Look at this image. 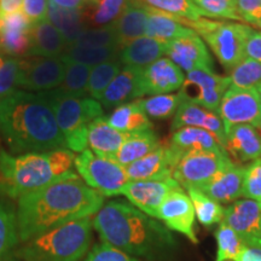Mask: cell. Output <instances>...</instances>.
I'll list each match as a JSON object with an SVG mask.
<instances>
[{
  "mask_svg": "<svg viewBox=\"0 0 261 261\" xmlns=\"http://www.w3.org/2000/svg\"><path fill=\"white\" fill-rule=\"evenodd\" d=\"M104 196L91 189L74 171L46 187L18 198L21 242L71 221L91 218L103 207Z\"/></svg>",
  "mask_w": 261,
  "mask_h": 261,
  "instance_id": "obj_1",
  "label": "cell"
},
{
  "mask_svg": "<svg viewBox=\"0 0 261 261\" xmlns=\"http://www.w3.org/2000/svg\"><path fill=\"white\" fill-rule=\"evenodd\" d=\"M92 225L103 242L140 260L165 259L174 252L171 230L126 202H107L93 215Z\"/></svg>",
  "mask_w": 261,
  "mask_h": 261,
  "instance_id": "obj_2",
  "label": "cell"
},
{
  "mask_svg": "<svg viewBox=\"0 0 261 261\" xmlns=\"http://www.w3.org/2000/svg\"><path fill=\"white\" fill-rule=\"evenodd\" d=\"M0 136L15 155L68 149L54 110L40 93L17 90L0 100Z\"/></svg>",
  "mask_w": 261,
  "mask_h": 261,
  "instance_id": "obj_3",
  "label": "cell"
},
{
  "mask_svg": "<svg viewBox=\"0 0 261 261\" xmlns=\"http://www.w3.org/2000/svg\"><path fill=\"white\" fill-rule=\"evenodd\" d=\"M75 158L69 149L21 155L0 150V195L18 200L46 187L73 172Z\"/></svg>",
  "mask_w": 261,
  "mask_h": 261,
  "instance_id": "obj_4",
  "label": "cell"
},
{
  "mask_svg": "<svg viewBox=\"0 0 261 261\" xmlns=\"http://www.w3.org/2000/svg\"><path fill=\"white\" fill-rule=\"evenodd\" d=\"M92 219L71 221L23 242L22 261H80L89 253L92 241Z\"/></svg>",
  "mask_w": 261,
  "mask_h": 261,
  "instance_id": "obj_5",
  "label": "cell"
},
{
  "mask_svg": "<svg viewBox=\"0 0 261 261\" xmlns=\"http://www.w3.org/2000/svg\"><path fill=\"white\" fill-rule=\"evenodd\" d=\"M188 27L194 29L210 45L215 57L228 70L246 58V45L253 29L240 22H215L204 17L189 22Z\"/></svg>",
  "mask_w": 261,
  "mask_h": 261,
  "instance_id": "obj_6",
  "label": "cell"
},
{
  "mask_svg": "<svg viewBox=\"0 0 261 261\" xmlns=\"http://www.w3.org/2000/svg\"><path fill=\"white\" fill-rule=\"evenodd\" d=\"M39 93L51 106L64 139L104 116L102 104L93 98L71 96L61 87Z\"/></svg>",
  "mask_w": 261,
  "mask_h": 261,
  "instance_id": "obj_7",
  "label": "cell"
},
{
  "mask_svg": "<svg viewBox=\"0 0 261 261\" xmlns=\"http://www.w3.org/2000/svg\"><path fill=\"white\" fill-rule=\"evenodd\" d=\"M74 166L79 177L102 196L121 195L122 189L129 181L123 166L112 159L100 158L90 149L75 158Z\"/></svg>",
  "mask_w": 261,
  "mask_h": 261,
  "instance_id": "obj_8",
  "label": "cell"
},
{
  "mask_svg": "<svg viewBox=\"0 0 261 261\" xmlns=\"http://www.w3.org/2000/svg\"><path fill=\"white\" fill-rule=\"evenodd\" d=\"M232 162L226 151H189L179 160L173 178L182 189H198Z\"/></svg>",
  "mask_w": 261,
  "mask_h": 261,
  "instance_id": "obj_9",
  "label": "cell"
},
{
  "mask_svg": "<svg viewBox=\"0 0 261 261\" xmlns=\"http://www.w3.org/2000/svg\"><path fill=\"white\" fill-rule=\"evenodd\" d=\"M231 86L228 76L215 74L212 69H196L185 75L181 89L184 100L217 113L224 94Z\"/></svg>",
  "mask_w": 261,
  "mask_h": 261,
  "instance_id": "obj_10",
  "label": "cell"
},
{
  "mask_svg": "<svg viewBox=\"0 0 261 261\" xmlns=\"http://www.w3.org/2000/svg\"><path fill=\"white\" fill-rule=\"evenodd\" d=\"M217 114L227 129L236 125H252L261 121V99L256 89L230 86L225 92Z\"/></svg>",
  "mask_w": 261,
  "mask_h": 261,
  "instance_id": "obj_11",
  "label": "cell"
},
{
  "mask_svg": "<svg viewBox=\"0 0 261 261\" xmlns=\"http://www.w3.org/2000/svg\"><path fill=\"white\" fill-rule=\"evenodd\" d=\"M65 74V63L60 57H34L21 60L18 87L44 92L61 86Z\"/></svg>",
  "mask_w": 261,
  "mask_h": 261,
  "instance_id": "obj_12",
  "label": "cell"
},
{
  "mask_svg": "<svg viewBox=\"0 0 261 261\" xmlns=\"http://www.w3.org/2000/svg\"><path fill=\"white\" fill-rule=\"evenodd\" d=\"M184 152L171 144H161L138 161L126 166L129 181L137 180H163L173 178L175 166Z\"/></svg>",
  "mask_w": 261,
  "mask_h": 261,
  "instance_id": "obj_13",
  "label": "cell"
},
{
  "mask_svg": "<svg viewBox=\"0 0 261 261\" xmlns=\"http://www.w3.org/2000/svg\"><path fill=\"white\" fill-rule=\"evenodd\" d=\"M156 219L163 221L169 230L184 234L192 243H198L195 231L196 214L194 205L182 189L172 191L158 210Z\"/></svg>",
  "mask_w": 261,
  "mask_h": 261,
  "instance_id": "obj_14",
  "label": "cell"
},
{
  "mask_svg": "<svg viewBox=\"0 0 261 261\" xmlns=\"http://www.w3.org/2000/svg\"><path fill=\"white\" fill-rule=\"evenodd\" d=\"M179 189L182 188L174 178L163 180H137L127 182L121 195L143 213L156 219L158 210L163 200L172 191Z\"/></svg>",
  "mask_w": 261,
  "mask_h": 261,
  "instance_id": "obj_15",
  "label": "cell"
},
{
  "mask_svg": "<svg viewBox=\"0 0 261 261\" xmlns=\"http://www.w3.org/2000/svg\"><path fill=\"white\" fill-rule=\"evenodd\" d=\"M246 246L261 247V202L237 200L225 208L224 219Z\"/></svg>",
  "mask_w": 261,
  "mask_h": 261,
  "instance_id": "obj_16",
  "label": "cell"
},
{
  "mask_svg": "<svg viewBox=\"0 0 261 261\" xmlns=\"http://www.w3.org/2000/svg\"><path fill=\"white\" fill-rule=\"evenodd\" d=\"M166 56L185 73L196 69L213 70V60L210 51L195 31L169 41Z\"/></svg>",
  "mask_w": 261,
  "mask_h": 261,
  "instance_id": "obj_17",
  "label": "cell"
},
{
  "mask_svg": "<svg viewBox=\"0 0 261 261\" xmlns=\"http://www.w3.org/2000/svg\"><path fill=\"white\" fill-rule=\"evenodd\" d=\"M33 23L22 11L0 18V51L9 57H28Z\"/></svg>",
  "mask_w": 261,
  "mask_h": 261,
  "instance_id": "obj_18",
  "label": "cell"
},
{
  "mask_svg": "<svg viewBox=\"0 0 261 261\" xmlns=\"http://www.w3.org/2000/svg\"><path fill=\"white\" fill-rule=\"evenodd\" d=\"M143 89L145 94H167L180 90L185 74L167 57H162L142 71Z\"/></svg>",
  "mask_w": 261,
  "mask_h": 261,
  "instance_id": "obj_19",
  "label": "cell"
},
{
  "mask_svg": "<svg viewBox=\"0 0 261 261\" xmlns=\"http://www.w3.org/2000/svg\"><path fill=\"white\" fill-rule=\"evenodd\" d=\"M142 71L143 69L140 68L125 65L104 91L102 98L99 99L102 107L107 109L117 108L144 96Z\"/></svg>",
  "mask_w": 261,
  "mask_h": 261,
  "instance_id": "obj_20",
  "label": "cell"
},
{
  "mask_svg": "<svg viewBox=\"0 0 261 261\" xmlns=\"http://www.w3.org/2000/svg\"><path fill=\"white\" fill-rule=\"evenodd\" d=\"M188 126L198 127V128L208 130L217 138L223 149L225 148V139L226 138H225L224 123L215 112H211L203 107L184 100L175 113L171 128L172 132H174L181 127Z\"/></svg>",
  "mask_w": 261,
  "mask_h": 261,
  "instance_id": "obj_21",
  "label": "cell"
},
{
  "mask_svg": "<svg viewBox=\"0 0 261 261\" xmlns=\"http://www.w3.org/2000/svg\"><path fill=\"white\" fill-rule=\"evenodd\" d=\"M225 151L237 162L261 159V135L252 125H236L225 129Z\"/></svg>",
  "mask_w": 261,
  "mask_h": 261,
  "instance_id": "obj_22",
  "label": "cell"
},
{
  "mask_svg": "<svg viewBox=\"0 0 261 261\" xmlns=\"http://www.w3.org/2000/svg\"><path fill=\"white\" fill-rule=\"evenodd\" d=\"M243 177L244 167L232 162L198 190L219 203H233L242 197Z\"/></svg>",
  "mask_w": 261,
  "mask_h": 261,
  "instance_id": "obj_23",
  "label": "cell"
},
{
  "mask_svg": "<svg viewBox=\"0 0 261 261\" xmlns=\"http://www.w3.org/2000/svg\"><path fill=\"white\" fill-rule=\"evenodd\" d=\"M129 133H123L108 122L106 116L98 117L87 126L89 149L100 158L112 159L121 148Z\"/></svg>",
  "mask_w": 261,
  "mask_h": 261,
  "instance_id": "obj_24",
  "label": "cell"
},
{
  "mask_svg": "<svg viewBox=\"0 0 261 261\" xmlns=\"http://www.w3.org/2000/svg\"><path fill=\"white\" fill-rule=\"evenodd\" d=\"M167 44L149 37H142L121 47L119 60L123 65L144 69L166 55Z\"/></svg>",
  "mask_w": 261,
  "mask_h": 261,
  "instance_id": "obj_25",
  "label": "cell"
},
{
  "mask_svg": "<svg viewBox=\"0 0 261 261\" xmlns=\"http://www.w3.org/2000/svg\"><path fill=\"white\" fill-rule=\"evenodd\" d=\"M148 16V6L140 0H132L129 3L121 16L113 23L120 46L123 47L128 42L144 37Z\"/></svg>",
  "mask_w": 261,
  "mask_h": 261,
  "instance_id": "obj_26",
  "label": "cell"
},
{
  "mask_svg": "<svg viewBox=\"0 0 261 261\" xmlns=\"http://www.w3.org/2000/svg\"><path fill=\"white\" fill-rule=\"evenodd\" d=\"M65 48L64 38L47 18L33 24L32 47L28 57H60Z\"/></svg>",
  "mask_w": 261,
  "mask_h": 261,
  "instance_id": "obj_27",
  "label": "cell"
},
{
  "mask_svg": "<svg viewBox=\"0 0 261 261\" xmlns=\"http://www.w3.org/2000/svg\"><path fill=\"white\" fill-rule=\"evenodd\" d=\"M160 145H161V142H160L159 136L152 128L130 133L112 160L126 167L154 151Z\"/></svg>",
  "mask_w": 261,
  "mask_h": 261,
  "instance_id": "obj_28",
  "label": "cell"
},
{
  "mask_svg": "<svg viewBox=\"0 0 261 261\" xmlns=\"http://www.w3.org/2000/svg\"><path fill=\"white\" fill-rule=\"evenodd\" d=\"M16 212L5 202H0V261H22Z\"/></svg>",
  "mask_w": 261,
  "mask_h": 261,
  "instance_id": "obj_29",
  "label": "cell"
},
{
  "mask_svg": "<svg viewBox=\"0 0 261 261\" xmlns=\"http://www.w3.org/2000/svg\"><path fill=\"white\" fill-rule=\"evenodd\" d=\"M107 119L114 128L129 135L152 128L149 116L143 108L142 99H136L115 108Z\"/></svg>",
  "mask_w": 261,
  "mask_h": 261,
  "instance_id": "obj_30",
  "label": "cell"
},
{
  "mask_svg": "<svg viewBox=\"0 0 261 261\" xmlns=\"http://www.w3.org/2000/svg\"><path fill=\"white\" fill-rule=\"evenodd\" d=\"M169 144L184 154L189 151H225L211 132L198 127L188 126L174 130Z\"/></svg>",
  "mask_w": 261,
  "mask_h": 261,
  "instance_id": "obj_31",
  "label": "cell"
},
{
  "mask_svg": "<svg viewBox=\"0 0 261 261\" xmlns=\"http://www.w3.org/2000/svg\"><path fill=\"white\" fill-rule=\"evenodd\" d=\"M148 12L149 16L145 29V37L168 44L169 41L194 31V29L182 24L177 17L160 11L158 9L148 6Z\"/></svg>",
  "mask_w": 261,
  "mask_h": 261,
  "instance_id": "obj_32",
  "label": "cell"
},
{
  "mask_svg": "<svg viewBox=\"0 0 261 261\" xmlns=\"http://www.w3.org/2000/svg\"><path fill=\"white\" fill-rule=\"evenodd\" d=\"M132 0H89L83 10L87 28L107 27L121 16Z\"/></svg>",
  "mask_w": 261,
  "mask_h": 261,
  "instance_id": "obj_33",
  "label": "cell"
},
{
  "mask_svg": "<svg viewBox=\"0 0 261 261\" xmlns=\"http://www.w3.org/2000/svg\"><path fill=\"white\" fill-rule=\"evenodd\" d=\"M46 18L58 29L64 38L67 46L79 38V35L86 29L84 21L83 10H65L51 4L48 2Z\"/></svg>",
  "mask_w": 261,
  "mask_h": 261,
  "instance_id": "obj_34",
  "label": "cell"
},
{
  "mask_svg": "<svg viewBox=\"0 0 261 261\" xmlns=\"http://www.w3.org/2000/svg\"><path fill=\"white\" fill-rule=\"evenodd\" d=\"M120 46H67L60 58L64 63H77L93 68L98 64L117 60Z\"/></svg>",
  "mask_w": 261,
  "mask_h": 261,
  "instance_id": "obj_35",
  "label": "cell"
},
{
  "mask_svg": "<svg viewBox=\"0 0 261 261\" xmlns=\"http://www.w3.org/2000/svg\"><path fill=\"white\" fill-rule=\"evenodd\" d=\"M187 191L194 205L196 218L202 225L210 227L223 221L225 208H223L219 202L214 201L213 198L196 188H189Z\"/></svg>",
  "mask_w": 261,
  "mask_h": 261,
  "instance_id": "obj_36",
  "label": "cell"
},
{
  "mask_svg": "<svg viewBox=\"0 0 261 261\" xmlns=\"http://www.w3.org/2000/svg\"><path fill=\"white\" fill-rule=\"evenodd\" d=\"M149 8L158 9L160 11L177 17L182 24L187 22H196L205 17L204 12L192 0H140Z\"/></svg>",
  "mask_w": 261,
  "mask_h": 261,
  "instance_id": "obj_37",
  "label": "cell"
},
{
  "mask_svg": "<svg viewBox=\"0 0 261 261\" xmlns=\"http://www.w3.org/2000/svg\"><path fill=\"white\" fill-rule=\"evenodd\" d=\"M121 69L122 63L120 60H113L91 68L89 87H87V92L91 98L99 102L104 91L108 89V86L112 84Z\"/></svg>",
  "mask_w": 261,
  "mask_h": 261,
  "instance_id": "obj_38",
  "label": "cell"
},
{
  "mask_svg": "<svg viewBox=\"0 0 261 261\" xmlns=\"http://www.w3.org/2000/svg\"><path fill=\"white\" fill-rule=\"evenodd\" d=\"M184 102V97L180 91L177 93H167V94H156L146 99H142L143 108L149 119L163 120L168 119L175 115L178 108Z\"/></svg>",
  "mask_w": 261,
  "mask_h": 261,
  "instance_id": "obj_39",
  "label": "cell"
},
{
  "mask_svg": "<svg viewBox=\"0 0 261 261\" xmlns=\"http://www.w3.org/2000/svg\"><path fill=\"white\" fill-rule=\"evenodd\" d=\"M217 240V260L215 261H236L241 250L246 244L241 240L236 231L223 220L215 231Z\"/></svg>",
  "mask_w": 261,
  "mask_h": 261,
  "instance_id": "obj_40",
  "label": "cell"
},
{
  "mask_svg": "<svg viewBox=\"0 0 261 261\" xmlns=\"http://www.w3.org/2000/svg\"><path fill=\"white\" fill-rule=\"evenodd\" d=\"M231 86L237 89H256L261 86V63L252 58H244L230 74Z\"/></svg>",
  "mask_w": 261,
  "mask_h": 261,
  "instance_id": "obj_41",
  "label": "cell"
},
{
  "mask_svg": "<svg viewBox=\"0 0 261 261\" xmlns=\"http://www.w3.org/2000/svg\"><path fill=\"white\" fill-rule=\"evenodd\" d=\"M91 68L84 64L65 63V74L62 90L75 97H84L89 87Z\"/></svg>",
  "mask_w": 261,
  "mask_h": 261,
  "instance_id": "obj_42",
  "label": "cell"
},
{
  "mask_svg": "<svg viewBox=\"0 0 261 261\" xmlns=\"http://www.w3.org/2000/svg\"><path fill=\"white\" fill-rule=\"evenodd\" d=\"M69 46H120V42L115 28L113 24H110L107 27L86 28Z\"/></svg>",
  "mask_w": 261,
  "mask_h": 261,
  "instance_id": "obj_43",
  "label": "cell"
},
{
  "mask_svg": "<svg viewBox=\"0 0 261 261\" xmlns=\"http://www.w3.org/2000/svg\"><path fill=\"white\" fill-rule=\"evenodd\" d=\"M204 12L205 17L225 18L243 22L237 8V0H192Z\"/></svg>",
  "mask_w": 261,
  "mask_h": 261,
  "instance_id": "obj_44",
  "label": "cell"
},
{
  "mask_svg": "<svg viewBox=\"0 0 261 261\" xmlns=\"http://www.w3.org/2000/svg\"><path fill=\"white\" fill-rule=\"evenodd\" d=\"M21 70L19 58H6L0 67V100L17 91Z\"/></svg>",
  "mask_w": 261,
  "mask_h": 261,
  "instance_id": "obj_45",
  "label": "cell"
},
{
  "mask_svg": "<svg viewBox=\"0 0 261 261\" xmlns=\"http://www.w3.org/2000/svg\"><path fill=\"white\" fill-rule=\"evenodd\" d=\"M242 196L248 200L261 202V161H253L244 167Z\"/></svg>",
  "mask_w": 261,
  "mask_h": 261,
  "instance_id": "obj_46",
  "label": "cell"
},
{
  "mask_svg": "<svg viewBox=\"0 0 261 261\" xmlns=\"http://www.w3.org/2000/svg\"><path fill=\"white\" fill-rule=\"evenodd\" d=\"M84 261H144L138 257L130 256L123 253L122 250L110 246L106 242L98 243L93 246L92 249L87 253L86 259Z\"/></svg>",
  "mask_w": 261,
  "mask_h": 261,
  "instance_id": "obj_47",
  "label": "cell"
},
{
  "mask_svg": "<svg viewBox=\"0 0 261 261\" xmlns=\"http://www.w3.org/2000/svg\"><path fill=\"white\" fill-rule=\"evenodd\" d=\"M237 8L244 23L261 29V0H237Z\"/></svg>",
  "mask_w": 261,
  "mask_h": 261,
  "instance_id": "obj_48",
  "label": "cell"
},
{
  "mask_svg": "<svg viewBox=\"0 0 261 261\" xmlns=\"http://www.w3.org/2000/svg\"><path fill=\"white\" fill-rule=\"evenodd\" d=\"M48 0H23L22 10L33 24L46 19Z\"/></svg>",
  "mask_w": 261,
  "mask_h": 261,
  "instance_id": "obj_49",
  "label": "cell"
},
{
  "mask_svg": "<svg viewBox=\"0 0 261 261\" xmlns=\"http://www.w3.org/2000/svg\"><path fill=\"white\" fill-rule=\"evenodd\" d=\"M246 57L261 63V31H253L246 45Z\"/></svg>",
  "mask_w": 261,
  "mask_h": 261,
  "instance_id": "obj_50",
  "label": "cell"
},
{
  "mask_svg": "<svg viewBox=\"0 0 261 261\" xmlns=\"http://www.w3.org/2000/svg\"><path fill=\"white\" fill-rule=\"evenodd\" d=\"M51 4L65 10H84L89 0H48Z\"/></svg>",
  "mask_w": 261,
  "mask_h": 261,
  "instance_id": "obj_51",
  "label": "cell"
},
{
  "mask_svg": "<svg viewBox=\"0 0 261 261\" xmlns=\"http://www.w3.org/2000/svg\"><path fill=\"white\" fill-rule=\"evenodd\" d=\"M236 261H261V247L244 246Z\"/></svg>",
  "mask_w": 261,
  "mask_h": 261,
  "instance_id": "obj_52",
  "label": "cell"
},
{
  "mask_svg": "<svg viewBox=\"0 0 261 261\" xmlns=\"http://www.w3.org/2000/svg\"><path fill=\"white\" fill-rule=\"evenodd\" d=\"M4 57H3L2 56V51H0V67H2V65H3V63H4Z\"/></svg>",
  "mask_w": 261,
  "mask_h": 261,
  "instance_id": "obj_53",
  "label": "cell"
},
{
  "mask_svg": "<svg viewBox=\"0 0 261 261\" xmlns=\"http://www.w3.org/2000/svg\"><path fill=\"white\" fill-rule=\"evenodd\" d=\"M255 128H256L257 130H259V133L261 135V121H260L259 123H257V125L255 126Z\"/></svg>",
  "mask_w": 261,
  "mask_h": 261,
  "instance_id": "obj_54",
  "label": "cell"
},
{
  "mask_svg": "<svg viewBox=\"0 0 261 261\" xmlns=\"http://www.w3.org/2000/svg\"><path fill=\"white\" fill-rule=\"evenodd\" d=\"M256 91H257V93H259V96H260V99H261V86L256 87Z\"/></svg>",
  "mask_w": 261,
  "mask_h": 261,
  "instance_id": "obj_55",
  "label": "cell"
},
{
  "mask_svg": "<svg viewBox=\"0 0 261 261\" xmlns=\"http://www.w3.org/2000/svg\"><path fill=\"white\" fill-rule=\"evenodd\" d=\"M260 161H261V159H260Z\"/></svg>",
  "mask_w": 261,
  "mask_h": 261,
  "instance_id": "obj_56",
  "label": "cell"
}]
</instances>
